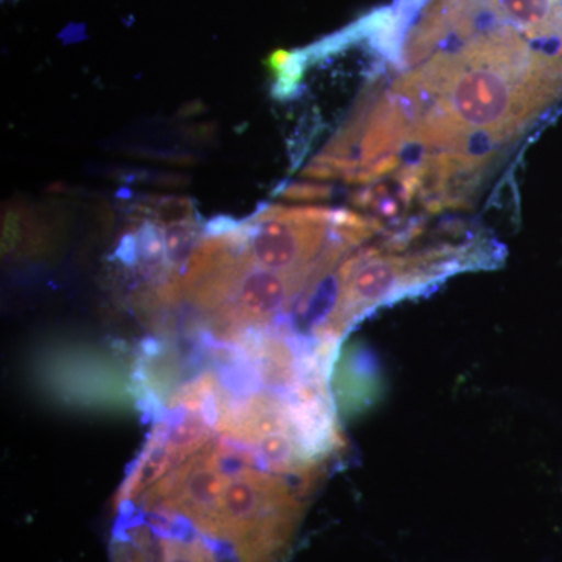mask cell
<instances>
[{"label":"cell","instance_id":"cell-1","mask_svg":"<svg viewBox=\"0 0 562 562\" xmlns=\"http://www.w3.org/2000/svg\"><path fill=\"white\" fill-rule=\"evenodd\" d=\"M302 508L301 492L280 473H244L225 484L216 539L232 543L236 562H280Z\"/></svg>","mask_w":562,"mask_h":562},{"label":"cell","instance_id":"cell-2","mask_svg":"<svg viewBox=\"0 0 562 562\" xmlns=\"http://www.w3.org/2000/svg\"><path fill=\"white\" fill-rule=\"evenodd\" d=\"M43 373L49 390L74 405L121 409L139 397L132 373L101 350L58 351L46 361Z\"/></svg>","mask_w":562,"mask_h":562},{"label":"cell","instance_id":"cell-3","mask_svg":"<svg viewBox=\"0 0 562 562\" xmlns=\"http://www.w3.org/2000/svg\"><path fill=\"white\" fill-rule=\"evenodd\" d=\"M214 442L192 454L144 494L149 512L179 514L199 531L217 538L222 494L228 479L214 461Z\"/></svg>","mask_w":562,"mask_h":562},{"label":"cell","instance_id":"cell-4","mask_svg":"<svg viewBox=\"0 0 562 562\" xmlns=\"http://www.w3.org/2000/svg\"><path fill=\"white\" fill-rule=\"evenodd\" d=\"M143 538V532H140ZM117 562H149L147 560V553L144 552V542L140 539L138 546H124L121 543L116 549Z\"/></svg>","mask_w":562,"mask_h":562}]
</instances>
